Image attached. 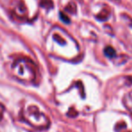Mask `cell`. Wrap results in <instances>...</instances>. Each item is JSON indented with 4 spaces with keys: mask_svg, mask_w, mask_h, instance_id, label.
<instances>
[{
    "mask_svg": "<svg viewBox=\"0 0 132 132\" xmlns=\"http://www.w3.org/2000/svg\"><path fill=\"white\" fill-rule=\"evenodd\" d=\"M104 53H105V55H106L107 57H109V58H112V57H114L116 55L115 50L112 47H110V46H108V47L105 48Z\"/></svg>",
    "mask_w": 132,
    "mask_h": 132,
    "instance_id": "6da1fadb",
    "label": "cell"
},
{
    "mask_svg": "<svg viewBox=\"0 0 132 132\" xmlns=\"http://www.w3.org/2000/svg\"><path fill=\"white\" fill-rule=\"evenodd\" d=\"M60 16L62 17V20H63V22H65V23H69V22H70V20H69V18H66V16H65V15H64L62 13H61Z\"/></svg>",
    "mask_w": 132,
    "mask_h": 132,
    "instance_id": "7a4b0ae2",
    "label": "cell"
}]
</instances>
